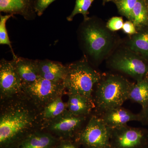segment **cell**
<instances>
[{"instance_id": "obj_16", "label": "cell", "mask_w": 148, "mask_h": 148, "mask_svg": "<svg viewBox=\"0 0 148 148\" xmlns=\"http://www.w3.org/2000/svg\"><path fill=\"white\" fill-rule=\"evenodd\" d=\"M56 139L45 132L31 133L22 141L18 148H53Z\"/></svg>"}, {"instance_id": "obj_3", "label": "cell", "mask_w": 148, "mask_h": 148, "mask_svg": "<svg viewBox=\"0 0 148 148\" xmlns=\"http://www.w3.org/2000/svg\"><path fill=\"white\" fill-rule=\"evenodd\" d=\"M133 83L116 74L102 75L92 93L94 114L100 115L111 109L121 107L129 100Z\"/></svg>"}, {"instance_id": "obj_12", "label": "cell", "mask_w": 148, "mask_h": 148, "mask_svg": "<svg viewBox=\"0 0 148 148\" xmlns=\"http://www.w3.org/2000/svg\"><path fill=\"white\" fill-rule=\"evenodd\" d=\"M98 116L112 129L127 125L130 122H140L141 121L140 113H134L122 106L108 110Z\"/></svg>"}, {"instance_id": "obj_28", "label": "cell", "mask_w": 148, "mask_h": 148, "mask_svg": "<svg viewBox=\"0 0 148 148\" xmlns=\"http://www.w3.org/2000/svg\"><path fill=\"white\" fill-rule=\"evenodd\" d=\"M57 148H77L75 145L70 142L62 144Z\"/></svg>"}, {"instance_id": "obj_14", "label": "cell", "mask_w": 148, "mask_h": 148, "mask_svg": "<svg viewBox=\"0 0 148 148\" xmlns=\"http://www.w3.org/2000/svg\"><path fill=\"white\" fill-rule=\"evenodd\" d=\"M14 67L21 79L23 85L36 81L39 77L36 60L18 57H13Z\"/></svg>"}, {"instance_id": "obj_29", "label": "cell", "mask_w": 148, "mask_h": 148, "mask_svg": "<svg viewBox=\"0 0 148 148\" xmlns=\"http://www.w3.org/2000/svg\"><path fill=\"white\" fill-rule=\"evenodd\" d=\"M114 0H103V2L104 3L110 1H113Z\"/></svg>"}, {"instance_id": "obj_27", "label": "cell", "mask_w": 148, "mask_h": 148, "mask_svg": "<svg viewBox=\"0 0 148 148\" xmlns=\"http://www.w3.org/2000/svg\"><path fill=\"white\" fill-rule=\"evenodd\" d=\"M140 113L141 117L140 123L144 125H148V108L144 111H141Z\"/></svg>"}, {"instance_id": "obj_6", "label": "cell", "mask_w": 148, "mask_h": 148, "mask_svg": "<svg viewBox=\"0 0 148 148\" xmlns=\"http://www.w3.org/2000/svg\"><path fill=\"white\" fill-rule=\"evenodd\" d=\"M66 90L63 82L51 81L40 77L34 82L23 85L22 92L35 107L43 108L55 98L62 96Z\"/></svg>"}, {"instance_id": "obj_19", "label": "cell", "mask_w": 148, "mask_h": 148, "mask_svg": "<svg viewBox=\"0 0 148 148\" xmlns=\"http://www.w3.org/2000/svg\"><path fill=\"white\" fill-rule=\"evenodd\" d=\"M128 49L137 54L148 56V32H138L127 43Z\"/></svg>"}, {"instance_id": "obj_25", "label": "cell", "mask_w": 148, "mask_h": 148, "mask_svg": "<svg viewBox=\"0 0 148 148\" xmlns=\"http://www.w3.org/2000/svg\"><path fill=\"white\" fill-rule=\"evenodd\" d=\"M56 0H37L36 11L37 15L41 16L51 3Z\"/></svg>"}, {"instance_id": "obj_5", "label": "cell", "mask_w": 148, "mask_h": 148, "mask_svg": "<svg viewBox=\"0 0 148 148\" xmlns=\"http://www.w3.org/2000/svg\"><path fill=\"white\" fill-rule=\"evenodd\" d=\"M112 128L98 115L91 114L76 136L77 143L86 148H111Z\"/></svg>"}, {"instance_id": "obj_7", "label": "cell", "mask_w": 148, "mask_h": 148, "mask_svg": "<svg viewBox=\"0 0 148 148\" xmlns=\"http://www.w3.org/2000/svg\"><path fill=\"white\" fill-rule=\"evenodd\" d=\"M109 64L112 69L128 75L136 82L148 79V64L129 49L116 53Z\"/></svg>"}, {"instance_id": "obj_9", "label": "cell", "mask_w": 148, "mask_h": 148, "mask_svg": "<svg viewBox=\"0 0 148 148\" xmlns=\"http://www.w3.org/2000/svg\"><path fill=\"white\" fill-rule=\"evenodd\" d=\"M23 84L16 72L13 61L2 58L0 61L1 100L7 101L22 92Z\"/></svg>"}, {"instance_id": "obj_11", "label": "cell", "mask_w": 148, "mask_h": 148, "mask_svg": "<svg viewBox=\"0 0 148 148\" xmlns=\"http://www.w3.org/2000/svg\"><path fill=\"white\" fill-rule=\"evenodd\" d=\"M37 0H0V12L7 14H18L26 20H33L37 15Z\"/></svg>"}, {"instance_id": "obj_21", "label": "cell", "mask_w": 148, "mask_h": 148, "mask_svg": "<svg viewBox=\"0 0 148 148\" xmlns=\"http://www.w3.org/2000/svg\"><path fill=\"white\" fill-rule=\"evenodd\" d=\"M137 1L138 0H114L113 2L116 5L120 14L132 22V12Z\"/></svg>"}, {"instance_id": "obj_8", "label": "cell", "mask_w": 148, "mask_h": 148, "mask_svg": "<svg viewBox=\"0 0 148 148\" xmlns=\"http://www.w3.org/2000/svg\"><path fill=\"white\" fill-rule=\"evenodd\" d=\"M111 148H148V129L127 125L112 129Z\"/></svg>"}, {"instance_id": "obj_4", "label": "cell", "mask_w": 148, "mask_h": 148, "mask_svg": "<svg viewBox=\"0 0 148 148\" xmlns=\"http://www.w3.org/2000/svg\"><path fill=\"white\" fill-rule=\"evenodd\" d=\"M102 76L101 73L94 69L84 57L81 60L66 65L63 84L68 94L78 93L92 100L94 88Z\"/></svg>"}, {"instance_id": "obj_17", "label": "cell", "mask_w": 148, "mask_h": 148, "mask_svg": "<svg viewBox=\"0 0 148 148\" xmlns=\"http://www.w3.org/2000/svg\"><path fill=\"white\" fill-rule=\"evenodd\" d=\"M67 110V103L63 101L61 96H59L43 107L39 114L40 120L45 125L60 116Z\"/></svg>"}, {"instance_id": "obj_22", "label": "cell", "mask_w": 148, "mask_h": 148, "mask_svg": "<svg viewBox=\"0 0 148 148\" xmlns=\"http://www.w3.org/2000/svg\"><path fill=\"white\" fill-rule=\"evenodd\" d=\"M94 0H76L75 5L73 10L69 16L67 17L68 21H73L74 17L77 14H82L84 19L88 18V10Z\"/></svg>"}, {"instance_id": "obj_10", "label": "cell", "mask_w": 148, "mask_h": 148, "mask_svg": "<svg viewBox=\"0 0 148 148\" xmlns=\"http://www.w3.org/2000/svg\"><path fill=\"white\" fill-rule=\"evenodd\" d=\"M89 116L75 115L67 110L60 116L44 125V126L58 135L67 137L76 136L86 124Z\"/></svg>"}, {"instance_id": "obj_23", "label": "cell", "mask_w": 148, "mask_h": 148, "mask_svg": "<svg viewBox=\"0 0 148 148\" xmlns=\"http://www.w3.org/2000/svg\"><path fill=\"white\" fill-rule=\"evenodd\" d=\"M13 16V14H12L0 15V44L8 45L10 48L13 57H15L16 56L14 52L6 26L7 21Z\"/></svg>"}, {"instance_id": "obj_15", "label": "cell", "mask_w": 148, "mask_h": 148, "mask_svg": "<svg viewBox=\"0 0 148 148\" xmlns=\"http://www.w3.org/2000/svg\"><path fill=\"white\" fill-rule=\"evenodd\" d=\"M68 95L67 110L70 112L78 116H90L95 109L92 100L78 93H69Z\"/></svg>"}, {"instance_id": "obj_13", "label": "cell", "mask_w": 148, "mask_h": 148, "mask_svg": "<svg viewBox=\"0 0 148 148\" xmlns=\"http://www.w3.org/2000/svg\"><path fill=\"white\" fill-rule=\"evenodd\" d=\"M36 62L40 77L51 81L63 82L66 76V66L48 59H37Z\"/></svg>"}, {"instance_id": "obj_1", "label": "cell", "mask_w": 148, "mask_h": 148, "mask_svg": "<svg viewBox=\"0 0 148 148\" xmlns=\"http://www.w3.org/2000/svg\"><path fill=\"white\" fill-rule=\"evenodd\" d=\"M9 99L2 107L0 115V144L7 146L15 142L36 125L40 121L32 104L24 100Z\"/></svg>"}, {"instance_id": "obj_26", "label": "cell", "mask_w": 148, "mask_h": 148, "mask_svg": "<svg viewBox=\"0 0 148 148\" xmlns=\"http://www.w3.org/2000/svg\"><path fill=\"white\" fill-rule=\"evenodd\" d=\"M122 29L124 33L131 36L135 35L138 32L134 23L129 20L124 22Z\"/></svg>"}, {"instance_id": "obj_20", "label": "cell", "mask_w": 148, "mask_h": 148, "mask_svg": "<svg viewBox=\"0 0 148 148\" xmlns=\"http://www.w3.org/2000/svg\"><path fill=\"white\" fill-rule=\"evenodd\" d=\"M133 21L136 29L147 24L148 7L145 0H138L132 12Z\"/></svg>"}, {"instance_id": "obj_24", "label": "cell", "mask_w": 148, "mask_h": 148, "mask_svg": "<svg viewBox=\"0 0 148 148\" xmlns=\"http://www.w3.org/2000/svg\"><path fill=\"white\" fill-rule=\"evenodd\" d=\"M123 24V19L121 17L114 16L109 20L106 27L110 31L115 32L122 29Z\"/></svg>"}, {"instance_id": "obj_18", "label": "cell", "mask_w": 148, "mask_h": 148, "mask_svg": "<svg viewBox=\"0 0 148 148\" xmlns=\"http://www.w3.org/2000/svg\"><path fill=\"white\" fill-rule=\"evenodd\" d=\"M129 100L142 106V110L148 108V79L134 83L129 95Z\"/></svg>"}, {"instance_id": "obj_2", "label": "cell", "mask_w": 148, "mask_h": 148, "mask_svg": "<svg viewBox=\"0 0 148 148\" xmlns=\"http://www.w3.org/2000/svg\"><path fill=\"white\" fill-rule=\"evenodd\" d=\"M110 30L94 17L84 19L77 32L79 42L84 57L98 64L110 52L114 40Z\"/></svg>"}]
</instances>
